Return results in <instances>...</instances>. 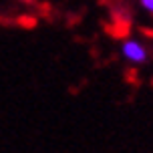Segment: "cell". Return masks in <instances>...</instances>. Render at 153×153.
Masks as SVG:
<instances>
[{"label": "cell", "mask_w": 153, "mask_h": 153, "mask_svg": "<svg viewBox=\"0 0 153 153\" xmlns=\"http://www.w3.org/2000/svg\"><path fill=\"white\" fill-rule=\"evenodd\" d=\"M119 53H121L123 61H127L129 65H145L149 61V48L143 40H139L135 36H127L121 40V45H119Z\"/></svg>", "instance_id": "1"}, {"label": "cell", "mask_w": 153, "mask_h": 153, "mask_svg": "<svg viewBox=\"0 0 153 153\" xmlns=\"http://www.w3.org/2000/svg\"><path fill=\"white\" fill-rule=\"evenodd\" d=\"M137 2H139V8H141L143 12L153 16V0H137Z\"/></svg>", "instance_id": "2"}]
</instances>
